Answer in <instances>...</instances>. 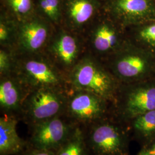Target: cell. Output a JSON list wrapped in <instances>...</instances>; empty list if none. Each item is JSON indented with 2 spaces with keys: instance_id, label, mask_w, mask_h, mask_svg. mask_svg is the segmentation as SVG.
I'll use <instances>...</instances> for the list:
<instances>
[{
  "instance_id": "obj_1",
  "label": "cell",
  "mask_w": 155,
  "mask_h": 155,
  "mask_svg": "<svg viewBox=\"0 0 155 155\" xmlns=\"http://www.w3.org/2000/svg\"><path fill=\"white\" fill-rule=\"evenodd\" d=\"M67 80L71 90L92 93L114 104L121 86L110 70L91 55L80 59L68 73Z\"/></svg>"
},
{
  "instance_id": "obj_2",
  "label": "cell",
  "mask_w": 155,
  "mask_h": 155,
  "mask_svg": "<svg viewBox=\"0 0 155 155\" xmlns=\"http://www.w3.org/2000/svg\"><path fill=\"white\" fill-rule=\"evenodd\" d=\"M29 91L41 87L66 89L67 76L47 56H16L13 73Z\"/></svg>"
},
{
  "instance_id": "obj_3",
  "label": "cell",
  "mask_w": 155,
  "mask_h": 155,
  "mask_svg": "<svg viewBox=\"0 0 155 155\" xmlns=\"http://www.w3.org/2000/svg\"><path fill=\"white\" fill-rule=\"evenodd\" d=\"M108 68L121 84L138 82L155 77V56L129 39L107 59Z\"/></svg>"
},
{
  "instance_id": "obj_4",
  "label": "cell",
  "mask_w": 155,
  "mask_h": 155,
  "mask_svg": "<svg viewBox=\"0 0 155 155\" xmlns=\"http://www.w3.org/2000/svg\"><path fill=\"white\" fill-rule=\"evenodd\" d=\"M66 89L41 87L29 91L22 106L23 118L34 125L66 112L68 100Z\"/></svg>"
},
{
  "instance_id": "obj_5",
  "label": "cell",
  "mask_w": 155,
  "mask_h": 155,
  "mask_svg": "<svg viewBox=\"0 0 155 155\" xmlns=\"http://www.w3.org/2000/svg\"><path fill=\"white\" fill-rule=\"evenodd\" d=\"M86 127L89 128L85 137L90 155H129L127 131L117 122L106 117Z\"/></svg>"
},
{
  "instance_id": "obj_6",
  "label": "cell",
  "mask_w": 155,
  "mask_h": 155,
  "mask_svg": "<svg viewBox=\"0 0 155 155\" xmlns=\"http://www.w3.org/2000/svg\"><path fill=\"white\" fill-rule=\"evenodd\" d=\"M115 105L127 120L155 110V77L121 84Z\"/></svg>"
},
{
  "instance_id": "obj_7",
  "label": "cell",
  "mask_w": 155,
  "mask_h": 155,
  "mask_svg": "<svg viewBox=\"0 0 155 155\" xmlns=\"http://www.w3.org/2000/svg\"><path fill=\"white\" fill-rule=\"evenodd\" d=\"M89 43L94 54L108 59L129 40L127 29L120 26L103 11L90 26Z\"/></svg>"
},
{
  "instance_id": "obj_8",
  "label": "cell",
  "mask_w": 155,
  "mask_h": 155,
  "mask_svg": "<svg viewBox=\"0 0 155 155\" xmlns=\"http://www.w3.org/2000/svg\"><path fill=\"white\" fill-rule=\"evenodd\" d=\"M102 11L127 29L155 21V0H105Z\"/></svg>"
},
{
  "instance_id": "obj_9",
  "label": "cell",
  "mask_w": 155,
  "mask_h": 155,
  "mask_svg": "<svg viewBox=\"0 0 155 155\" xmlns=\"http://www.w3.org/2000/svg\"><path fill=\"white\" fill-rule=\"evenodd\" d=\"M109 103L92 93L71 90L68 93L65 114L77 125L87 127L107 117Z\"/></svg>"
},
{
  "instance_id": "obj_10",
  "label": "cell",
  "mask_w": 155,
  "mask_h": 155,
  "mask_svg": "<svg viewBox=\"0 0 155 155\" xmlns=\"http://www.w3.org/2000/svg\"><path fill=\"white\" fill-rule=\"evenodd\" d=\"M77 126L65 113L39 123L32 127L31 147L57 151Z\"/></svg>"
},
{
  "instance_id": "obj_11",
  "label": "cell",
  "mask_w": 155,
  "mask_h": 155,
  "mask_svg": "<svg viewBox=\"0 0 155 155\" xmlns=\"http://www.w3.org/2000/svg\"><path fill=\"white\" fill-rule=\"evenodd\" d=\"M52 24L39 15L18 22L15 46L19 54H40L51 38Z\"/></svg>"
},
{
  "instance_id": "obj_12",
  "label": "cell",
  "mask_w": 155,
  "mask_h": 155,
  "mask_svg": "<svg viewBox=\"0 0 155 155\" xmlns=\"http://www.w3.org/2000/svg\"><path fill=\"white\" fill-rule=\"evenodd\" d=\"M45 50L57 66L68 72L81 58V45L77 33L67 28H60L53 33Z\"/></svg>"
},
{
  "instance_id": "obj_13",
  "label": "cell",
  "mask_w": 155,
  "mask_h": 155,
  "mask_svg": "<svg viewBox=\"0 0 155 155\" xmlns=\"http://www.w3.org/2000/svg\"><path fill=\"white\" fill-rule=\"evenodd\" d=\"M102 7L101 0H63L62 22L72 32H81L100 16Z\"/></svg>"
},
{
  "instance_id": "obj_14",
  "label": "cell",
  "mask_w": 155,
  "mask_h": 155,
  "mask_svg": "<svg viewBox=\"0 0 155 155\" xmlns=\"http://www.w3.org/2000/svg\"><path fill=\"white\" fill-rule=\"evenodd\" d=\"M29 92V90L13 74L1 77L0 107L4 114L17 117L21 113Z\"/></svg>"
},
{
  "instance_id": "obj_15",
  "label": "cell",
  "mask_w": 155,
  "mask_h": 155,
  "mask_svg": "<svg viewBox=\"0 0 155 155\" xmlns=\"http://www.w3.org/2000/svg\"><path fill=\"white\" fill-rule=\"evenodd\" d=\"M17 117L4 114L0 118V155H19L27 144L18 134Z\"/></svg>"
},
{
  "instance_id": "obj_16",
  "label": "cell",
  "mask_w": 155,
  "mask_h": 155,
  "mask_svg": "<svg viewBox=\"0 0 155 155\" xmlns=\"http://www.w3.org/2000/svg\"><path fill=\"white\" fill-rule=\"evenodd\" d=\"M129 29V40L155 56V21L145 23Z\"/></svg>"
},
{
  "instance_id": "obj_17",
  "label": "cell",
  "mask_w": 155,
  "mask_h": 155,
  "mask_svg": "<svg viewBox=\"0 0 155 155\" xmlns=\"http://www.w3.org/2000/svg\"><path fill=\"white\" fill-rule=\"evenodd\" d=\"M1 9L18 22H23L37 15L35 0H1Z\"/></svg>"
},
{
  "instance_id": "obj_18",
  "label": "cell",
  "mask_w": 155,
  "mask_h": 155,
  "mask_svg": "<svg viewBox=\"0 0 155 155\" xmlns=\"http://www.w3.org/2000/svg\"><path fill=\"white\" fill-rule=\"evenodd\" d=\"M136 137L144 145L155 140V110L134 117L131 120Z\"/></svg>"
},
{
  "instance_id": "obj_19",
  "label": "cell",
  "mask_w": 155,
  "mask_h": 155,
  "mask_svg": "<svg viewBox=\"0 0 155 155\" xmlns=\"http://www.w3.org/2000/svg\"><path fill=\"white\" fill-rule=\"evenodd\" d=\"M56 155H91L84 131L77 125L69 137L57 150Z\"/></svg>"
},
{
  "instance_id": "obj_20",
  "label": "cell",
  "mask_w": 155,
  "mask_h": 155,
  "mask_svg": "<svg viewBox=\"0 0 155 155\" xmlns=\"http://www.w3.org/2000/svg\"><path fill=\"white\" fill-rule=\"evenodd\" d=\"M18 22L3 9L0 15V44L12 50L15 45Z\"/></svg>"
},
{
  "instance_id": "obj_21",
  "label": "cell",
  "mask_w": 155,
  "mask_h": 155,
  "mask_svg": "<svg viewBox=\"0 0 155 155\" xmlns=\"http://www.w3.org/2000/svg\"><path fill=\"white\" fill-rule=\"evenodd\" d=\"M37 14L53 25L62 22L63 0H35Z\"/></svg>"
},
{
  "instance_id": "obj_22",
  "label": "cell",
  "mask_w": 155,
  "mask_h": 155,
  "mask_svg": "<svg viewBox=\"0 0 155 155\" xmlns=\"http://www.w3.org/2000/svg\"><path fill=\"white\" fill-rule=\"evenodd\" d=\"M16 56L13 50L1 48L0 50V74L1 77L10 75L13 73Z\"/></svg>"
},
{
  "instance_id": "obj_23",
  "label": "cell",
  "mask_w": 155,
  "mask_h": 155,
  "mask_svg": "<svg viewBox=\"0 0 155 155\" xmlns=\"http://www.w3.org/2000/svg\"><path fill=\"white\" fill-rule=\"evenodd\" d=\"M24 150L20 155H56L57 151L50 150H40L31 147L26 150Z\"/></svg>"
},
{
  "instance_id": "obj_24",
  "label": "cell",
  "mask_w": 155,
  "mask_h": 155,
  "mask_svg": "<svg viewBox=\"0 0 155 155\" xmlns=\"http://www.w3.org/2000/svg\"><path fill=\"white\" fill-rule=\"evenodd\" d=\"M136 155H155V140L144 145Z\"/></svg>"
},
{
  "instance_id": "obj_25",
  "label": "cell",
  "mask_w": 155,
  "mask_h": 155,
  "mask_svg": "<svg viewBox=\"0 0 155 155\" xmlns=\"http://www.w3.org/2000/svg\"><path fill=\"white\" fill-rule=\"evenodd\" d=\"M102 1H105V0H101Z\"/></svg>"
}]
</instances>
